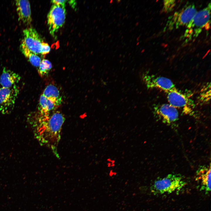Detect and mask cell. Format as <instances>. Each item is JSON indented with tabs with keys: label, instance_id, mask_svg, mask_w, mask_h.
<instances>
[{
	"label": "cell",
	"instance_id": "cell-10",
	"mask_svg": "<svg viewBox=\"0 0 211 211\" xmlns=\"http://www.w3.org/2000/svg\"><path fill=\"white\" fill-rule=\"evenodd\" d=\"M144 79L148 88L159 89L166 92L176 89L173 82L165 77L154 75H146Z\"/></svg>",
	"mask_w": 211,
	"mask_h": 211
},
{
	"label": "cell",
	"instance_id": "cell-17",
	"mask_svg": "<svg viewBox=\"0 0 211 211\" xmlns=\"http://www.w3.org/2000/svg\"><path fill=\"white\" fill-rule=\"evenodd\" d=\"M210 84L207 83L201 89L198 100L200 103L205 104L208 103L210 98Z\"/></svg>",
	"mask_w": 211,
	"mask_h": 211
},
{
	"label": "cell",
	"instance_id": "cell-14",
	"mask_svg": "<svg viewBox=\"0 0 211 211\" xmlns=\"http://www.w3.org/2000/svg\"><path fill=\"white\" fill-rule=\"evenodd\" d=\"M59 105V103L47 98L42 94L39 99L38 108L40 113H49L51 111L54 110Z\"/></svg>",
	"mask_w": 211,
	"mask_h": 211
},
{
	"label": "cell",
	"instance_id": "cell-13",
	"mask_svg": "<svg viewBox=\"0 0 211 211\" xmlns=\"http://www.w3.org/2000/svg\"><path fill=\"white\" fill-rule=\"evenodd\" d=\"M21 79L18 74L5 67L0 76V84L2 87H10L16 85Z\"/></svg>",
	"mask_w": 211,
	"mask_h": 211
},
{
	"label": "cell",
	"instance_id": "cell-1",
	"mask_svg": "<svg viewBox=\"0 0 211 211\" xmlns=\"http://www.w3.org/2000/svg\"><path fill=\"white\" fill-rule=\"evenodd\" d=\"M65 119L64 115L57 111L52 114L39 113L31 122L34 136L40 144L49 148L59 159L58 147Z\"/></svg>",
	"mask_w": 211,
	"mask_h": 211
},
{
	"label": "cell",
	"instance_id": "cell-4",
	"mask_svg": "<svg viewBox=\"0 0 211 211\" xmlns=\"http://www.w3.org/2000/svg\"><path fill=\"white\" fill-rule=\"evenodd\" d=\"M197 12L194 4L186 5L168 18L165 30H171L188 24Z\"/></svg>",
	"mask_w": 211,
	"mask_h": 211
},
{
	"label": "cell",
	"instance_id": "cell-3",
	"mask_svg": "<svg viewBox=\"0 0 211 211\" xmlns=\"http://www.w3.org/2000/svg\"><path fill=\"white\" fill-rule=\"evenodd\" d=\"M186 184L183 177L179 174H169L156 179L151 186V192L154 195L170 194L179 191Z\"/></svg>",
	"mask_w": 211,
	"mask_h": 211
},
{
	"label": "cell",
	"instance_id": "cell-8",
	"mask_svg": "<svg viewBox=\"0 0 211 211\" xmlns=\"http://www.w3.org/2000/svg\"><path fill=\"white\" fill-rule=\"evenodd\" d=\"M19 92L16 85L9 88L0 87V113L6 114L12 111Z\"/></svg>",
	"mask_w": 211,
	"mask_h": 211
},
{
	"label": "cell",
	"instance_id": "cell-12",
	"mask_svg": "<svg viewBox=\"0 0 211 211\" xmlns=\"http://www.w3.org/2000/svg\"><path fill=\"white\" fill-rule=\"evenodd\" d=\"M18 20L26 25H29L32 21L30 4L27 0L15 1Z\"/></svg>",
	"mask_w": 211,
	"mask_h": 211
},
{
	"label": "cell",
	"instance_id": "cell-2",
	"mask_svg": "<svg viewBox=\"0 0 211 211\" xmlns=\"http://www.w3.org/2000/svg\"><path fill=\"white\" fill-rule=\"evenodd\" d=\"M211 3L197 12L186 25V28L181 38L185 43L194 40L204 28L208 29L210 23Z\"/></svg>",
	"mask_w": 211,
	"mask_h": 211
},
{
	"label": "cell",
	"instance_id": "cell-18",
	"mask_svg": "<svg viewBox=\"0 0 211 211\" xmlns=\"http://www.w3.org/2000/svg\"><path fill=\"white\" fill-rule=\"evenodd\" d=\"M38 70V72L41 76H43L47 74L52 67L51 62L48 60L43 59L41 61Z\"/></svg>",
	"mask_w": 211,
	"mask_h": 211
},
{
	"label": "cell",
	"instance_id": "cell-21",
	"mask_svg": "<svg viewBox=\"0 0 211 211\" xmlns=\"http://www.w3.org/2000/svg\"><path fill=\"white\" fill-rule=\"evenodd\" d=\"M68 3L71 6L74 8L76 5V2L75 0H70L68 1Z\"/></svg>",
	"mask_w": 211,
	"mask_h": 211
},
{
	"label": "cell",
	"instance_id": "cell-5",
	"mask_svg": "<svg viewBox=\"0 0 211 211\" xmlns=\"http://www.w3.org/2000/svg\"><path fill=\"white\" fill-rule=\"evenodd\" d=\"M166 93L169 104L176 108L180 109L186 115L191 116L195 115V105L187 96L178 91L177 89Z\"/></svg>",
	"mask_w": 211,
	"mask_h": 211
},
{
	"label": "cell",
	"instance_id": "cell-20",
	"mask_svg": "<svg viewBox=\"0 0 211 211\" xmlns=\"http://www.w3.org/2000/svg\"><path fill=\"white\" fill-rule=\"evenodd\" d=\"M67 0H52L51 2L53 4L65 6V4Z\"/></svg>",
	"mask_w": 211,
	"mask_h": 211
},
{
	"label": "cell",
	"instance_id": "cell-11",
	"mask_svg": "<svg viewBox=\"0 0 211 211\" xmlns=\"http://www.w3.org/2000/svg\"><path fill=\"white\" fill-rule=\"evenodd\" d=\"M196 180L200 182V190L208 194L211 191V166L200 167L196 173Z\"/></svg>",
	"mask_w": 211,
	"mask_h": 211
},
{
	"label": "cell",
	"instance_id": "cell-16",
	"mask_svg": "<svg viewBox=\"0 0 211 211\" xmlns=\"http://www.w3.org/2000/svg\"><path fill=\"white\" fill-rule=\"evenodd\" d=\"M20 49L22 53L33 66L38 67L41 61L40 58L38 55L31 52L26 47L21 45Z\"/></svg>",
	"mask_w": 211,
	"mask_h": 211
},
{
	"label": "cell",
	"instance_id": "cell-7",
	"mask_svg": "<svg viewBox=\"0 0 211 211\" xmlns=\"http://www.w3.org/2000/svg\"><path fill=\"white\" fill-rule=\"evenodd\" d=\"M65 7L53 4L48 14L47 25L50 34L53 37L65 23L66 16Z\"/></svg>",
	"mask_w": 211,
	"mask_h": 211
},
{
	"label": "cell",
	"instance_id": "cell-6",
	"mask_svg": "<svg viewBox=\"0 0 211 211\" xmlns=\"http://www.w3.org/2000/svg\"><path fill=\"white\" fill-rule=\"evenodd\" d=\"M23 37L21 45L37 55H42L47 43L44 42L37 31L30 27L23 31Z\"/></svg>",
	"mask_w": 211,
	"mask_h": 211
},
{
	"label": "cell",
	"instance_id": "cell-9",
	"mask_svg": "<svg viewBox=\"0 0 211 211\" xmlns=\"http://www.w3.org/2000/svg\"><path fill=\"white\" fill-rule=\"evenodd\" d=\"M154 115L156 118L167 124H171L178 120L179 114L177 109L170 104H162L153 108Z\"/></svg>",
	"mask_w": 211,
	"mask_h": 211
},
{
	"label": "cell",
	"instance_id": "cell-15",
	"mask_svg": "<svg viewBox=\"0 0 211 211\" xmlns=\"http://www.w3.org/2000/svg\"><path fill=\"white\" fill-rule=\"evenodd\" d=\"M42 94L45 97L60 104L62 101V97L58 89L54 85L50 84L44 90Z\"/></svg>",
	"mask_w": 211,
	"mask_h": 211
},
{
	"label": "cell",
	"instance_id": "cell-19",
	"mask_svg": "<svg viewBox=\"0 0 211 211\" xmlns=\"http://www.w3.org/2000/svg\"><path fill=\"white\" fill-rule=\"evenodd\" d=\"M175 0H165L163 1L162 11L169 13L172 11L176 5Z\"/></svg>",
	"mask_w": 211,
	"mask_h": 211
}]
</instances>
